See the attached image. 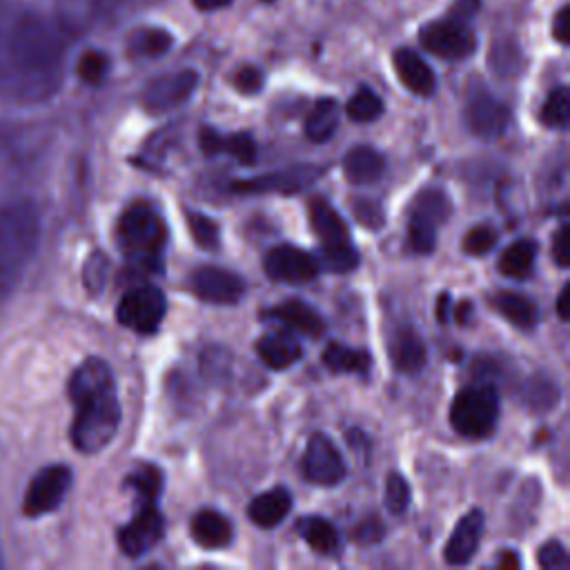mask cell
<instances>
[{
    "instance_id": "6da1fadb",
    "label": "cell",
    "mask_w": 570,
    "mask_h": 570,
    "mask_svg": "<svg viewBox=\"0 0 570 570\" xmlns=\"http://www.w3.org/2000/svg\"><path fill=\"white\" fill-rule=\"evenodd\" d=\"M69 29L33 11H13L0 60V91L20 102L51 98L65 78Z\"/></svg>"
},
{
    "instance_id": "7a4b0ae2",
    "label": "cell",
    "mask_w": 570,
    "mask_h": 570,
    "mask_svg": "<svg viewBox=\"0 0 570 570\" xmlns=\"http://www.w3.org/2000/svg\"><path fill=\"white\" fill-rule=\"evenodd\" d=\"M69 399L76 407L71 441L76 450L91 454L109 445L120 425V403L109 365L98 358H85L69 379Z\"/></svg>"
},
{
    "instance_id": "3957f363",
    "label": "cell",
    "mask_w": 570,
    "mask_h": 570,
    "mask_svg": "<svg viewBox=\"0 0 570 570\" xmlns=\"http://www.w3.org/2000/svg\"><path fill=\"white\" fill-rule=\"evenodd\" d=\"M40 243V214L33 203L0 207V303L16 289Z\"/></svg>"
},
{
    "instance_id": "277c9868",
    "label": "cell",
    "mask_w": 570,
    "mask_h": 570,
    "mask_svg": "<svg viewBox=\"0 0 570 570\" xmlns=\"http://www.w3.org/2000/svg\"><path fill=\"white\" fill-rule=\"evenodd\" d=\"M118 243L134 265L156 269L167 229L160 214L145 200L131 203L118 220Z\"/></svg>"
},
{
    "instance_id": "5b68a950",
    "label": "cell",
    "mask_w": 570,
    "mask_h": 570,
    "mask_svg": "<svg viewBox=\"0 0 570 570\" xmlns=\"http://www.w3.org/2000/svg\"><path fill=\"white\" fill-rule=\"evenodd\" d=\"M476 0H456L452 13L441 20H432L421 27L419 40L421 45L436 58L443 60H463L474 47L476 38L468 22V18L476 11Z\"/></svg>"
},
{
    "instance_id": "8992f818",
    "label": "cell",
    "mask_w": 570,
    "mask_h": 570,
    "mask_svg": "<svg viewBox=\"0 0 570 570\" xmlns=\"http://www.w3.org/2000/svg\"><path fill=\"white\" fill-rule=\"evenodd\" d=\"M499 421V392L490 383L463 387L450 407L452 428L468 439H483L492 434Z\"/></svg>"
},
{
    "instance_id": "52a82bcc",
    "label": "cell",
    "mask_w": 570,
    "mask_h": 570,
    "mask_svg": "<svg viewBox=\"0 0 570 570\" xmlns=\"http://www.w3.org/2000/svg\"><path fill=\"white\" fill-rule=\"evenodd\" d=\"M165 309H167L165 294L158 287L138 285L120 298L116 316L125 327L138 334H151L158 330L165 316Z\"/></svg>"
},
{
    "instance_id": "ba28073f",
    "label": "cell",
    "mask_w": 570,
    "mask_h": 570,
    "mask_svg": "<svg viewBox=\"0 0 570 570\" xmlns=\"http://www.w3.org/2000/svg\"><path fill=\"white\" fill-rule=\"evenodd\" d=\"M321 165H289L285 169H276L256 178H245L232 185L234 191L240 194H296L307 189L312 183H316L323 176Z\"/></svg>"
},
{
    "instance_id": "9c48e42d",
    "label": "cell",
    "mask_w": 570,
    "mask_h": 570,
    "mask_svg": "<svg viewBox=\"0 0 570 570\" xmlns=\"http://www.w3.org/2000/svg\"><path fill=\"white\" fill-rule=\"evenodd\" d=\"M198 87V73L194 69H180L154 78L142 89V107L149 114H165L183 105Z\"/></svg>"
},
{
    "instance_id": "30bf717a",
    "label": "cell",
    "mask_w": 570,
    "mask_h": 570,
    "mask_svg": "<svg viewBox=\"0 0 570 570\" xmlns=\"http://www.w3.org/2000/svg\"><path fill=\"white\" fill-rule=\"evenodd\" d=\"M71 485V470L67 465H47L29 483L24 494V512L40 517L56 510Z\"/></svg>"
},
{
    "instance_id": "8fae6325",
    "label": "cell",
    "mask_w": 570,
    "mask_h": 570,
    "mask_svg": "<svg viewBox=\"0 0 570 570\" xmlns=\"http://www.w3.org/2000/svg\"><path fill=\"white\" fill-rule=\"evenodd\" d=\"M465 122L479 138H499L510 125V109L488 89L476 87L465 102Z\"/></svg>"
},
{
    "instance_id": "7c38bea8",
    "label": "cell",
    "mask_w": 570,
    "mask_h": 570,
    "mask_svg": "<svg viewBox=\"0 0 570 570\" xmlns=\"http://www.w3.org/2000/svg\"><path fill=\"white\" fill-rule=\"evenodd\" d=\"M165 532V519L154 501H140V510L136 517L120 528L118 546L127 557H140L149 552Z\"/></svg>"
},
{
    "instance_id": "4fadbf2b",
    "label": "cell",
    "mask_w": 570,
    "mask_h": 570,
    "mask_svg": "<svg viewBox=\"0 0 570 570\" xmlns=\"http://www.w3.org/2000/svg\"><path fill=\"white\" fill-rule=\"evenodd\" d=\"M263 267L272 281L301 285L316 276L318 261L296 245H276L265 254Z\"/></svg>"
},
{
    "instance_id": "5bb4252c",
    "label": "cell",
    "mask_w": 570,
    "mask_h": 570,
    "mask_svg": "<svg viewBox=\"0 0 570 570\" xmlns=\"http://www.w3.org/2000/svg\"><path fill=\"white\" fill-rule=\"evenodd\" d=\"M303 472L316 485H336L345 476V463L336 445L321 432L312 434L303 454Z\"/></svg>"
},
{
    "instance_id": "9a60e30c",
    "label": "cell",
    "mask_w": 570,
    "mask_h": 570,
    "mask_svg": "<svg viewBox=\"0 0 570 570\" xmlns=\"http://www.w3.org/2000/svg\"><path fill=\"white\" fill-rule=\"evenodd\" d=\"M189 283L198 298H203L207 303H216V305L236 303L245 292V283L238 274L216 267V265L198 267L191 274Z\"/></svg>"
},
{
    "instance_id": "2e32d148",
    "label": "cell",
    "mask_w": 570,
    "mask_h": 570,
    "mask_svg": "<svg viewBox=\"0 0 570 570\" xmlns=\"http://www.w3.org/2000/svg\"><path fill=\"white\" fill-rule=\"evenodd\" d=\"M483 525H485V517L481 510H470L465 512L459 523L454 525L445 548H443V559L450 563V566H463L468 563L476 548H479V541H481V534H483Z\"/></svg>"
},
{
    "instance_id": "e0dca14e",
    "label": "cell",
    "mask_w": 570,
    "mask_h": 570,
    "mask_svg": "<svg viewBox=\"0 0 570 570\" xmlns=\"http://www.w3.org/2000/svg\"><path fill=\"white\" fill-rule=\"evenodd\" d=\"M394 71L405 89L416 96H430L436 87V78L432 67L412 49H396L394 51Z\"/></svg>"
},
{
    "instance_id": "ac0fdd59",
    "label": "cell",
    "mask_w": 570,
    "mask_h": 570,
    "mask_svg": "<svg viewBox=\"0 0 570 570\" xmlns=\"http://www.w3.org/2000/svg\"><path fill=\"white\" fill-rule=\"evenodd\" d=\"M200 149L209 156L216 154H229L234 156L240 165H252L256 160V142L249 134L238 131V134H218L209 127H203L198 134Z\"/></svg>"
},
{
    "instance_id": "d6986e66",
    "label": "cell",
    "mask_w": 570,
    "mask_h": 570,
    "mask_svg": "<svg viewBox=\"0 0 570 570\" xmlns=\"http://www.w3.org/2000/svg\"><path fill=\"white\" fill-rule=\"evenodd\" d=\"M307 212H309V225L323 247L350 243V232H347L345 220L338 216V212L327 200H323V198L309 200Z\"/></svg>"
},
{
    "instance_id": "ffe728a7",
    "label": "cell",
    "mask_w": 570,
    "mask_h": 570,
    "mask_svg": "<svg viewBox=\"0 0 570 570\" xmlns=\"http://www.w3.org/2000/svg\"><path fill=\"white\" fill-rule=\"evenodd\" d=\"M390 356L399 372L416 374L423 370L428 352H425L423 338L419 336V332L414 327H401L394 332V338L390 345Z\"/></svg>"
},
{
    "instance_id": "44dd1931",
    "label": "cell",
    "mask_w": 570,
    "mask_h": 570,
    "mask_svg": "<svg viewBox=\"0 0 570 570\" xmlns=\"http://www.w3.org/2000/svg\"><path fill=\"white\" fill-rule=\"evenodd\" d=\"M450 212H452L450 196L443 189L428 187L416 194L410 207V223L436 232V227L450 218Z\"/></svg>"
},
{
    "instance_id": "7402d4cb",
    "label": "cell",
    "mask_w": 570,
    "mask_h": 570,
    "mask_svg": "<svg viewBox=\"0 0 570 570\" xmlns=\"http://www.w3.org/2000/svg\"><path fill=\"white\" fill-rule=\"evenodd\" d=\"M261 361L272 370H285L303 356L301 343L289 332H269L263 334L256 343Z\"/></svg>"
},
{
    "instance_id": "603a6c76",
    "label": "cell",
    "mask_w": 570,
    "mask_h": 570,
    "mask_svg": "<svg viewBox=\"0 0 570 570\" xmlns=\"http://www.w3.org/2000/svg\"><path fill=\"white\" fill-rule=\"evenodd\" d=\"M267 316H272L276 321H283L285 325L294 327L296 332H301V334H305L309 338H318L323 334V330H325L321 314L312 305H307L305 301H298V298L283 301L281 305L269 309Z\"/></svg>"
},
{
    "instance_id": "cb8c5ba5",
    "label": "cell",
    "mask_w": 570,
    "mask_h": 570,
    "mask_svg": "<svg viewBox=\"0 0 570 570\" xmlns=\"http://www.w3.org/2000/svg\"><path fill=\"white\" fill-rule=\"evenodd\" d=\"M385 171L383 156L367 145H358L347 151L343 158V174L354 185H370L376 183Z\"/></svg>"
},
{
    "instance_id": "d4e9b609",
    "label": "cell",
    "mask_w": 570,
    "mask_h": 570,
    "mask_svg": "<svg viewBox=\"0 0 570 570\" xmlns=\"http://www.w3.org/2000/svg\"><path fill=\"white\" fill-rule=\"evenodd\" d=\"M191 537L203 548H225L232 541V525L216 510H198L191 519Z\"/></svg>"
},
{
    "instance_id": "484cf974",
    "label": "cell",
    "mask_w": 570,
    "mask_h": 570,
    "mask_svg": "<svg viewBox=\"0 0 570 570\" xmlns=\"http://www.w3.org/2000/svg\"><path fill=\"white\" fill-rule=\"evenodd\" d=\"M292 508V497L285 488H272L261 492L247 508L249 519L261 528H274L285 519Z\"/></svg>"
},
{
    "instance_id": "4316f807",
    "label": "cell",
    "mask_w": 570,
    "mask_h": 570,
    "mask_svg": "<svg viewBox=\"0 0 570 570\" xmlns=\"http://www.w3.org/2000/svg\"><path fill=\"white\" fill-rule=\"evenodd\" d=\"M494 309L519 330H532L537 325L534 303L517 292H499L492 296Z\"/></svg>"
},
{
    "instance_id": "83f0119b",
    "label": "cell",
    "mask_w": 570,
    "mask_h": 570,
    "mask_svg": "<svg viewBox=\"0 0 570 570\" xmlns=\"http://www.w3.org/2000/svg\"><path fill=\"white\" fill-rule=\"evenodd\" d=\"M534 258H537V243L530 238H519L503 249L499 258V269L508 278H525L532 272Z\"/></svg>"
},
{
    "instance_id": "f1b7e54d",
    "label": "cell",
    "mask_w": 570,
    "mask_h": 570,
    "mask_svg": "<svg viewBox=\"0 0 570 570\" xmlns=\"http://www.w3.org/2000/svg\"><path fill=\"white\" fill-rule=\"evenodd\" d=\"M171 45H174L171 33L160 27L136 29L127 40V49L134 58H158V56L167 53L171 49Z\"/></svg>"
},
{
    "instance_id": "f546056e",
    "label": "cell",
    "mask_w": 570,
    "mask_h": 570,
    "mask_svg": "<svg viewBox=\"0 0 570 570\" xmlns=\"http://www.w3.org/2000/svg\"><path fill=\"white\" fill-rule=\"evenodd\" d=\"M305 543L318 554H334L338 550V532L321 517H307L298 525Z\"/></svg>"
},
{
    "instance_id": "4dcf8cb0",
    "label": "cell",
    "mask_w": 570,
    "mask_h": 570,
    "mask_svg": "<svg viewBox=\"0 0 570 570\" xmlns=\"http://www.w3.org/2000/svg\"><path fill=\"white\" fill-rule=\"evenodd\" d=\"M336 127H338V105L332 98L318 100L305 122L307 138L314 142H323L336 131Z\"/></svg>"
},
{
    "instance_id": "1f68e13d",
    "label": "cell",
    "mask_w": 570,
    "mask_h": 570,
    "mask_svg": "<svg viewBox=\"0 0 570 570\" xmlns=\"http://www.w3.org/2000/svg\"><path fill=\"white\" fill-rule=\"evenodd\" d=\"M323 361L332 372L365 374L370 370V354L365 350H354L341 343H330L323 352Z\"/></svg>"
},
{
    "instance_id": "d6a6232c",
    "label": "cell",
    "mask_w": 570,
    "mask_h": 570,
    "mask_svg": "<svg viewBox=\"0 0 570 570\" xmlns=\"http://www.w3.org/2000/svg\"><path fill=\"white\" fill-rule=\"evenodd\" d=\"M523 403L534 410V412H546L550 407L557 405L559 401V387L554 381L546 379V376H532L523 390H521Z\"/></svg>"
},
{
    "instance_id": "836d02e7",
    "label": "cell",
    "mask_w": 570,
    "mask_h": 570,
    "mask_svg": "<svg viewBox=\"0 0 570 570\" xmlns=\"http://www.w3.org/2000/svg\"><path fill=\"white\" fill-rule=\"evenodd\" d=\"M568 114H570V94H568V87L561 85L548 94L539 118L546 127L563 129L568 125Z\"/></svg>"
},
{
    "instance_id": "e575fe53",
    "label": "cell",
    "mask_w": 570,
    "mask_h": 570,
    "mask_svg": "<svg viewBox=\"0 0 570 570\" xmlns=\"http://www.w3.org/2000/svg\"><path fill=\"white\" fill-rule=\"evenodd\" d=\"M350 120L354 122H372L383 114V100L367 87H361L345 105Z\"/></svg>"
},
{
    "instance_id": "d590c367",
    "label": "cell",
    "mask_w": 570,
    "mask_h": 570,
    "mask_svg": "<svg viewBox=\"0 0 570 570\" xmlns=\"http://www.w3.org/2000/svg\"><path fill=\"white\" fill-rule=\"evenodd\" d=\"M187 229H189L194 243L207 252L216 249L220 243V232H218L216 220L200 212H187Z\"/></svg>"
},
{
    "instance_id": "8d00e7d4",
    "label": "cell",
    "mask_w": 570,
    "mask_h": 570,
    "mask_svg": "<svg viewBox=\"0 0 570 570\" xmlns=\"http://www.w3.org/2000/svg\"><path fill=\"white\" fill-rule=\"evenodd\" d=\"M127 485H131L138 492L140 501H156L158 492L163 490V474L158 468L142 463L136 468V472L127 476Z\"/></svg>"
},
{
    "instance_id": "74e56055",
    "label": "cell",
    "mask_w": 570,
    "mask_h": 570,
    "mask_svg": "<svg viewBox=\"0 0 570 570\" xmlns=\"http://www.w3.org/2000/svg\"><path fill=\"white\" fill-rule=\"evenodd\" d=\"M358 265V252L352 247V243L345 245H334V247H323L321 265L327 272H352Z\"/></svg>"
},
{
    "instance_id": "f35d334b",
    "label": "cell",
    "mask_w": 570,
    "mask_h": 570,
    "mask_svg": "<svg viewBox=\"0 0 570 570\" xmlns=\"http://www.w3.org/2000/svg\"><path fill=\"white\" fill-rule=\"evenodd\" d=\"M107 69H109V58L102 51H96V49L85 51L78 60V67H76L78 78L87 85L102 82V78L107 76Z\"/></svg>"
},
{
    "instance_id": "ab89813d",
    "label": "cell",
    "mask_w": 570,
    "mask_h": 570,
    "mask_svg": "<svg viewBox=\"0 0 570 570\" xmlns=\"http://www.w3.org/2000/svg\"><path fill=\"white\" fill-rule=\"evenodd\" d=\"M350 209L354 214V218L367 227V229H381L383 223H385V214H383V207L379 200L374 198H365V196H356V198H350Z\"/></svg>"
},
{
    "instance_id": "60d3db41",
    "label": "cell",
    "mask_w": 570,
    "mask_h": 570,
    "mask_svg": "<svg viewBox=\"0 0 570 570\" xmlns=\"http://www.w3.org/2000/svg\"><path fill=\"white\" fill-rule=\"evenodd\" d=\"M494 245H497V232L490 225H474L461 243L463 252L470 256H485Z\"/></svg>"
},
{
    "instance_id": "b9f144b4",
    "label": "cell",
    "mask_w": 570,
    "mask_h": 570,
    "mask_svg": "<svg viewBox=\"0 0 570 570\" xmlns=\"http://www.w3.org/2000/svg\"><path fill=\"white\" fill-rule=\"evenodd\" d=\"M407 503H410L407 481L399 472L387 474V481H385V505H387V510L394 512V514H401V512H405Z\"/></svg>"
},
{
    "instance_id": "7bdbcfd3",
    "label": "cell",
    "mask_w": 570,
    "mask_h": 570,
    "mask_svg": "<svg viewBox=\"0 0 570 570\" xmlns=\"http://www.w3.org/2000/svg\"><path fill=\"white\" fill-rule=\"evenodd\" d=\"M107 269H109V261L105 258V254L96 252L91 254V258L85 265V285L89 292L98 294L107 281Z\"/></svg>"
},
{
    "instance_id": "ee69618b",
    "label": "cell",
    "mask_w": 570,
    "mask_h": 570,
    "mask_svg": "<svg viewBox=\"0 0 570 570\" xmlns=\"http://www.w3.org/2000/svg\"><path fill=\"white\" fill-rule=\"evenodd\" d=\"M537 561L546 570H559L568 563V554H566V548L557 539H550L539 548Z\"/></svg>"
},
{
    "instance_id": "f6af8a7d",
    "label": "cell",
    "mask_w": 570,
    "mask_h": 570,
    "mask_svg": "<svg viewBox=\"0 0 570 570\" xmlns=\"http://www.w3.org/2000/svg\"><path fill=\"white\" fill-rule=\"evenodd\" d=\"M232 82H234V87H236L240 94L254 96V94H258L261 87H263V73H261L258 67L247 65V67H240V69L234 73V80H232Z\"/></svg>"
},
{
    "instance_id": "bcb514c9",
    "label": "cell",
    "mask_w": 570,
    "mask_h": 570,
    "mask_svg": "<svg viewBox=\"0 0 570 570\" xmlns=\"http://www.w3.org/2000/svg\"><path fill=\"white\" fill-rule=\"evenodd\" d=\"M552 258L559 267L570 265V229L568 225H561L552 238Z\"/></svg>"
},
{
    "instance_id": "7dc6e473",
    "label": "cell",
    "mask_w": 570,
    "mask_h": 570,
    "mask_svg": "<svg viewBox=\"0 0 570 570\" xmlns=\"http://www.w3.org/2000/svg\"><path fill=\"white\" fill-rule=\"evenodd\" d=\"M383 523L376 519V517H367L365 521H361L356 528H354V539L358 543H376L383 539Z\"/></svg>"
},
{
    "instance_id": "c3c4849f",
    "label": "cell",
    "mask_w": 570,
    "mask_h": 570,
    "mask_svg": "<svg viewBox=\"0 0 570 570\" xmlns=\"http://www.w3.org/2000/svg\"><path fill=\"white\" fill-rule=\"evenodd\" d=\"M554 29H552V36L561 42V45H566L568 42V7H561L559 9V13L554 16V24H552Z\"/></svg>"
},
{
    "instance_id": "681fc988",
    "label": "cell",
    "mask_w": 570,
    "mask_h": 570,
    "mask_svg": "<svg viewBox=\"0 0 570 570\" xmlns=\"http://www.w3.org/2000/svg\"><path fill=\"white\" fill-rule=\"evenodd\" d=\"M13 16V9L0 0V60H2V47H4V33L9 27V20Z\"/></svg>"
},
{
    "instance_id": "f907efd6",
    "label": "cell",
    "mask_w": 570,
    "mask_h": 570,
    "mask_svg": "<svg viewBox=\"0 0 570 570\" xmlns=\"http://www.w3.org/2000/svg\"><path fill=\"white\" fill-rule=\"evenodd\" d=\"M568 294H570V285L566 283L559 292V298H557V312H559L561 321H568Z\"/></svg>"
},
{
    "instance_id": "816d5d0a",
    "label": "cell",
    "mask_w": 570,
    "mask_h": 570,
    "mask_svg": "<svg viewBox=\"0 0 570 570\" xmlns=\"http://www.w3.org/2000/svg\"><path fill=\"white\" fill-rule=\"evenodd\" d=\"M232 4V0H194V7L200 11H216Z\"/></svg>"
},
{
    "instance_id": "f5cc1de1",
    "label": "cell",
    "mask_w": 570,
    "mask_h": 570,
    "mask_svg": "<svg viewBox=\"0 0 570 570\" xmlns=\"http://www.w3.org/2000/svg\"><path fill=\"white\" fill-rule=\"evenodd\" d=\"M519 566H521V561H519L517 552H512V550H505L499 559V568H503V570H517Z\"/></svg>"
},
{
    "instance_id": "db71d44e",
    "label": "cell",
    "mask_w": 570,
    "mask_h": 570,
    "mask_svg": "<svg viewBox=\"0 0 570 570\" xmlns=\"http://www.w3.org/2000/svg\"><path fill=\"white\" fill-rule=\"evenodd\" d=\"M448 312H450V296H448V294H441V296H439V303H436V318H439L441 323H445Z\"/></svg>"
},
{
    "instance_id": "11a10c76",
    "label": "cell",
    "mask_w": 570,
    "mask_h": 570,
    "mask_svg": "<svg viewBox=\"0 0 570 570\" xmlns=\"http://www.w3.org/2000/svg\"><path fill=\"white\" fill-rule=\"evenodd\" d=\"M470 314H472V303H470V301H463V303L459 305V309H456L459 323H468V321H470Z\"/></svg>"
},
{
    "instance_id": "9f6ffc18",
    "label": "cell",
    "mask_w": 570,
    "mask_h": 570,
    "mask_svg": "<svg viewBox=\"0 0 570 570\" xmlns=\"http://www.w3.org/2000/svg\"><path fill=\"white\" fill-rule=\"evenodd\" d=\"M263 2H274V0H263Z\"/></svg>"
}]
</instances>
